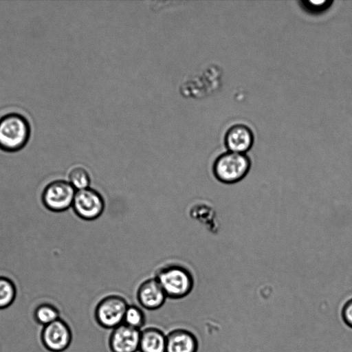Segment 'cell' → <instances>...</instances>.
<instances>
[{"label":"cell","mask_w":352,"mask_h":352,"mask_svg":"<svg viewBox=\"0 0 352 352\" xmlns=\"http://www.w3.org/2000/svg\"><path fill=\"white\" fill-rule=\"evenodd\" d=\"M34 318L38 324L44 327L60 318L59 311L54 305L50 303H42L34 309Z\"/></svg>","instance_id":"5bb4252c"},{"label":"cell","mask_w":352,"mask_h":352,"mask_svg":"<svg viewBox=\"0 0 352 352\" xmlns=\"http://www.w3.org/2000/svg\"><path fill=\"white\" fill-rule=\"evenodd\" d=\"M166 335L158 328L147 327L140 331V352H166Z\"/></svg>","instance_id":"7c38bea8"},{"label":"cell","mask_w":352,"mask_h":352,"mask_svg":"<svg viewBox=\"0 0 352 352\" xmlns=\"http://www.w3.org/2000/svg\"><path fill=\"white\" fill-rule=\"evenodd\" d=\"M198 347L197 338L187 329H176L166 335V352H197Z\"/></svg>","instance_id":"8fae6325"},{"label":"cell","mask_w":352,"mask_h":352,"mask_svg":"<svg viewBox=\"0 0 352 352\" xmlns=\"http://www.w3.org/2000/svg\"><path fill=\"white\" fill-rule=\"evenodd\" d=\"M76 192L67 179H54L43 188L41 200L47 210L61 212L72 208Z\"/></svg>","instance_id":"277c9868"},{"label":"cell","mask_w":352,"mask_h":352,"mask_svg":"<svg viewBox=\"0 0 352 352\" xmlns=\"http://www.w3.org/2000/svg\"><path fill=\"white\" fill-rule=\"evenodd\" d=\"M72 208L80 219L93 221L102 214L104 201L99 192L89 187L76 190Z\"/></svg>","instance_id":"8992f818"},{"label":"cell","mask_w":352,"mask_h":352,"mask_svg":"<svg viewBox=\"0 0 352 352\" xmlns=\"http://www.w3.org/2000/svg\"><path fill=\"white\" fill-rule=\"evenodd\" d=\"M76 190L90 187L91 176L89 171L82 166L72 167L67 173V179Z\"/></svg>","instance_id":"4fadbf2b"},{"label":"cell","mask_w":352,"mask_h":352,"mask_svg":"<svg viewBox=\"0 0 352 352\" xmlns=\"http://www.w3.org/2000/svg\"><path fill=\"white\" fill-rule=\"evenodd\" d=\"M128 305L126 299L121 296H107L102 298L95 307V320L101 327L113 329L123 323Z\"/></svg>","instance_id":"5b68a950"},{"label":"cell","mask_w":352,"mask_h":352,"mask_svg":"<svg viewBox=\"0 0 352 352\" xmlns=\"http://www.w3.org/2000/svg\"><path fill=\"white\" fill-rule=\"evenodd\" d=\"M145 321V314L140 307L134 305H128L124 316V324L140 330Z\"/></svg>","instance_id":"2e32d148"},{"label":"cell","mask_w":352,"mask_h":352,"mask_svg":"<svg viewBox=\"0 0 352 352\" xmlns=\"http://www.w3.org/2000/svg\"><path fill=\"white\" fill-rule=\"evenodd\" d=\"M140 330L124 323L112 329L109 346L112 352H136L139 349Z\"/></svg>","instance_id":"ba28073f"},{"label":"cell","mask_w":352,"mask_h":352,"mask_svg":"<svg viewBox=\"0 0 352 352\" xmlns=\"http://www.w3.org/2000/svg\"><path fill=\"white\" fill-rule=\"evenodd\" d=\"M254 142L251 129L243 124L231 126L224 136V144L228 151L243 153L250 150Z\"/></svg>","instance_id":"30bf717a"},{"label":"cell","mask_w":352,"mask_h":352,"mask_svg":"<svg viewBox=\"0 0 352 352\" xmlns=\"http://www.w3.org/2000/svg\"><path fill=\"white\" fill-rule=\"evenodd\" d=\"M341 315L344 323L352 328V298L344 303L342 309Z\"/></svg>","instance_id":"e0dca14e"},{"label":"cell","mask_w":352,"mask_h":352,"mask_svg":"<svg viewBox=\"0 0 352 352\" xmlns=\"http://www.w3.org/2000/svg\"><path fill=\"white\" fill-rule=\"evenodd\" d=\"M30 135V124L24 116L11 113L0 119V150L17 152L25 147Z\"/></svg>","instance_id":"7a4b0ae2"},{"label":"cell","mask_w":352,"mask_h":352,"mask_svg":"<svg viewBox=\"0 0 352 352\" xmlns=\"http://www.w3.org/2000/svg\"><path fill=\"white\" fill-rule=\"evenodd\" d=\"M136 297L140 306L147 310L160 309L167 298L155 278L143 281L138 288Z\"/></svg>","instance_id":"9c48e42d"},{"label":"cell","mask_w":352,"mask_h":352,"mask_svg":"<svg viewBox=\"0 0 352 352\" xmlns=\"http://www.w3.org/2000/svg\"><path fill=\"white\" fill-rule=\"evenodd\" d=\"M16 296V287L12 279L0 275V309L10 306Z\"/></svg>","instance_id":"9a60e30c"},{"label":"cell","mask_w":352,"mask_h":352,"mask_svg":"<svg viewBox=\"0 0 352 352\" xmlns=\"http://www.w3.org/2000/svg\"><path fill=\"white\" fill-rule=\"evenodd\" d=\"M167 298L181 299L193 289L194 278L190 271L178 263H168L160 267L155 274Z\"/></svg>","instance_id":"6da1fadb"},{"label":"cell","mask_w":352,"mask_h":352,"mask_svg":"<svg viewBox=\"0 0 352 352\" xmlns=\"http://www.w3.org/2000/svg\"><path fill=\"white\" fill-rule=\"evenodd\" d=\"M41 340L44 347L51 352H62L67 349L72 340V332L68 324L58 318L43 327Z\"/></svg>","instance_id":"52a82bcc"},{"label":"cell","mask_w":352,"mask_h":352,"mask_svg":"<svg viewBox=\"0 0 352 352\" xmlns=\"http://www.w3.org/2000/svg\"><path fill=\"white\" fill-rule=\"evenodd\" d=\"M252 166L247 154L226 151L214 160L212 170L217 180L225 184H233L243 180Z\"/></svg>","instance_id":"3957f363"}]
</instances>
